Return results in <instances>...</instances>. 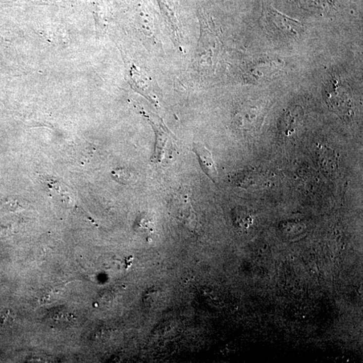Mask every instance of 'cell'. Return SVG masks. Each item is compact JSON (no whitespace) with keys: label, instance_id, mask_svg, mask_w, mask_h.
<instances>
[{"label":"cell","instance_id":"cell-1","mask_svg":"<svg viewBox=\"0 0 363 363\" xmlns=\"http://www.w3.org/2000/svg\"><path fill=\"white\" fill-rule=\"evenodd\" d=\"M324 97L328 106L338 115L348 117L353 115V95L344 83L332 79L325 87Z\"/></svg>","mask_w":363,"mask_h":363},{"label":"cell","instance_id":"cell-2","mask_svg":"<svg viewBox=\"0 0 363 363\" xmlns=\"http://www.w3.org/2000/svg\"><path fill=\"white\" fill-rule=\"evenodd\" d=\"M131 80L135 90L154 104L158 105V100L154 90L153 83L150 77L133 65Z\"/></svg>","mask_w":363,"mask_h":363},{"label":"cell","instance_id":"cell-3","mask_svg":"<svg viewBox=\"0 0 363 363\" xmlns=\"http://www.w3.org/2000/svg\"><path fill=\"white\" fill-rule=\"evenodd\" d=\"M193 151L198 156L199 163L203 172L214 182H217V171L211 154L201 143H194Z\"/></svg>","mask_w":363,"mask_h":363},{"label":"cell","instance_id":"cell-4","mask_svg":"<svg viewBox=\"0 0 363 363\" xmlns=\"http://www.w3.org/2000/svg\"><path fill=\"white\" fill-rule=\"evenodd\" d=\"M113 176L116 181L122 184H128L132 182L134 175L131 171L120 169L114 171Z\"/></svg>","mask_w":363,"mask_h":363},{"label":"cell","instance_id":"cell-5","mask_svg":"<svg viewBox=\"0 0 363 363\" xmlns=\"http://www.w3.org/2000/svg\"><path fill=\"white\" fill-rule=\"evenodd\" d=\"M76 317L73 316V314L69 313H60L55 314L52 316V319L54 323H57V325H67L69 323L73 322V319Z\"/></svg>","mask_w":363,"mask_h":363},{"label":"cell","instance_id":"cell-6","mask_svg":"<svg viewBox=\"0 0 363 363\" xmlns=\"http://www.w3.org/2000/svg\"><path fill=\"white\" fill-rule=\"evenodd\" d=\"M14 316L11 314L10 311L0 313V325L10 324L14 321Z\"/></svg>","mask_w":363,"mask_h":363}]
</instances>
